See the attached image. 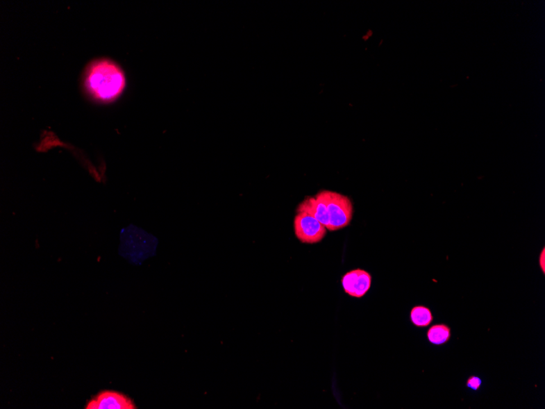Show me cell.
I'll use <instances>...</instances> for the list:
<instances>
[{
    "label": "cell",
    "instance_id": "obj_2",
    "mask_svg": "<svg viewBox=\"0 0 545 409\" xmlns=\"http://www.w3.org/2000/svg\"><path fill=\"white\" fill-rule=\"evenodd\" d=\"M317 195L327 206L329 216L328 231L341 230L349 225L353 212L351 199L346 195L329 190H323Z\"/></svg>",
    "mask_w": 545,
    "mask_h": 409
},
{
    "label": "cell",
    "instance_id": "obj_7",
    "mask_svg": "<svg viewBox=\"0 0 545 409\" xmlns=\"http://www.w3.org/2000/svg\"><path fill=\"white\" fill-rule=\"evenodd\" d=\"M451 337V328L445 324L433 325L427 332L428 341L435 346L444 345L450 341Z\"/></svg>",
    "mask_w": 545,
    "mask_h": 409
},
{
    "label": "cell",
    "instance_id": "obj_8",
    "mask_svg": "<svg viewBox=\"0 0 545 409\" xmlns=\"http://www.w3.org/2000/svg\"><path fill=\"white\" fill-rule=\"evenodd\" d=\"M411 320L414 326L426 328L432 324L434 315L426 306H417L411 310Z\"/></svg>",
    "mask_w": 545,
    "mask_h": 409
},
{
    "label": "cell",
    "instance_id": "obj_9",
    "mask_svg": "<svg viewBox=\"0 0 545 409\" xmlns=\"http://www.w3.org/2000/svg\"><path fill=\"white\" fill-rule=\"evenodd\" d=\"M483 385V381L481 378H478L477 376H471L467 380V387L469 389L473 390H478L481 388Z\"/></svg>",
    "mask_w": 545,
    "mask_h": 409
},
{
    "label": "cell",
    "instance_id": "obj_4",
    "mask_svg": "<svg viewBox=\"0 0 545 409\" xmlns=\"http://www.w3.org/2000/svg\"><path fill=\"white\" fill-rule=\"evenodd\" d=\"M371 274L362 269L347 272L342 280L346 294L356 299H361L367 294L371 289Z\"/></svg>",
    "mask_w": 545,
    "mask_h": 409
},
{
    "label": "cell",
    "instance_id": "obj_6",
    "mask_svg": "<svg viewBox=\"0 0 545 409\" xmlns=\"http://www.w3.org/2000/svg\"><path fill=\"white\" fill-rule=\"evenodd\" d=\"M297 212H308L309 215L315 217L317 220L322 223L326 229H328L329 216L327 206L318 195H316L315 197L305 199L298 206Z\"/></svg>",
    "mask_w": 545,
    "mask_h": 409
},
{
    "label": "cell",
    "instance_id": "obj_10",
    "mask_svg": "<svg viewBox=\"0 0 545 409\" xmlns=\"http://www.w3.org/2000/svg\"><path fill=\"white\" fill-rule=\"evenodd\" d=\"M539 267L542 268V271L544 275L545 274V249L544 248H543L542 253H540L539 254Z\"/></svg>",
    "mask_w": 545,
    "mask_h": 409
},
{
    "label": "cell",
    "instance_id": "obj_3",
    "mask_svg": "<svg viewBox=\"0 0 545 409\" xmlns=\"http://www.w3.org/2000/svg\"><path fill=\"white\" fill-rule=\"evenodd\" d=\"M296 238L303 244L319 243L327 235L326 227L306 212H297L294 220Z\"/></svg>",
    "mask_w": 545,
    "mask_h": 409
},
{
    "label": "cell",
    "instance_id": "obj_5",
    "mask_svg": "<svg viewBox=\"0 0 545 409\" xmlns=\"http://www.w3.org/2000/svg\"><path fill=\"white\" fill-rule=\"evenodd\" d=\"M87 409H135L131 399L115 392H101L86 406Z\"/></svg>",
    "mask_w": 545,
    "mask_h": 409
},
{
    "label": "cell",
    "instance_id": "obj_1",
    "mask_svg": "<svg viewBox=\"0 0 545 409\" xmlns=\"http://www.w3.org/2000/svg\"><path fill=\"white\" fill-rule=\"evenodd\" d=\"M122 69L108 60H97L87 69L85 86L93 99L102 101H113L122 94L125 87Z\"/></svg>",
    "mask_w": 545,
    "mask_h": 409
}]
</instances>
